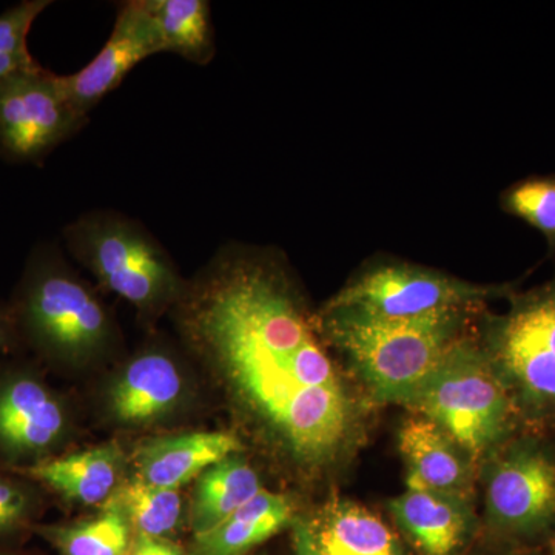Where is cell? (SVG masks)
<instances>
[{"instance_id":"cell-9","label":"cell","mask_w":555,"mask_h":555,"mask_svg":"<svg viewBox=\"0 0 555 555\" xmlns=\"http://www.w3.org/2000/svg\"><path fill=\"white\" fill-rule=\"evenodd\" d=\"M89 122L42 65L0 80V158L42 164Z\"/></svg>"},{"instance_id":"cell-18","label":"cell","mask_w":555,"mask_h":555,"mask_svg":"<svg viewBox=\"0 0 555 555\" xmlns=\"http://www.w3.org/2000/svg\"><path fill=\"white\" fill-rule=\"evenodd\" d=\"M295 507L287 495L262 489L224 521L193 535L190 555H247L294 525Z\"/></svg>"},{"instance_id":"cell-4","label":"cell","mask_w":555,"mask_h":555,"mask_svg":"<svg viewBox=\"0 0 555 555\" xmlns=\"http://www.w3.org/2000/svg\"><path fill=\"white\" fill-rule=\"evenodd\" d=\"M11 312L17 332L53 360H91L115 339V324L104 302L49 241L33 248Z\"/></svg>"},{"instance_id":"cell-2","label":"cell","mask_w":555,"mask_h":555,"mask_svg":"<svg viewBox=\"0 0 555 555\" xmlns=\"http://www.w3.org/2000/svg\"><path fill=\"white\" fill-rule=\"evenodd\" d=\"M486 308L411 321H379L343 310L315 312L318 332L377 404H401L448 353L473 335Z\"/></svg>"},{"instance_id":"cell-20","label":"cell","mask_w":555,"mask_h":555,"mask_svg":"<svg viewBox=\"0 0 555 555\" xmlns=\"http://www.w3.org/2000/svg\"><path fill=\"white\" fill-rule=\"evenodd\" d=\"M158 25L164 53L196 65H208L217 54L211 7L207 0H145Z\"/></svg>"},{"instance_id":"cell-13","label":"cell","mask_w":555,"mask_h":555,"mask_svg":"<svg viewBox=\"0 0 555 555\" xmlns=\"http://www.w3.org/2000/svg\"><path fill=\"white\" fill-rule=\"evenodd\" d=\"M299 555H406L396 532L367 507L331 500L313 518H295Z\"/></svg>"},{"instance_id":"cell-17","label":"cell","mask_w":555,"mask_h":555,"mask_svg":"<svg viewBox=\"0 0 555 555\" xmlns=\"http://www.w3.org/2000/svg\"><path fill=\"white\" fill-rule=\"evenodd\" d=\"M182 393V375L173 358L149 350L124 369L109 390V409L120 423L142 425L173 411Z\"/></svg>"},{"instance_id":"cell-11","label":"cell","mask_w":555,"mask_h":555,"mask_svg":"<svg viewBox=\"0 0 555 555\" xmlns=\"http://www.w3.org/2000/svg\"><path fill=\"white\" fill-rule=\"evenodd\" d=\"M64 404L30 372H9L0 378V456L14 469L49 459L67 433Z\"/></svg>"},{"instance_id":"cell-31","label":"cell","mask_w":555,"mask_h":555,"mask_svg":"<svg viewBox=\"0 0 555 555\" xmlns=\"http://www.w3.org/2000/svg\"><path fill=\"white\" fill-rule=\"evenodd\" d=\"M295 555H299L298 553H295Z\"/></svg>"},{"instance_id":"cell-5","label":"cell","mask_w":555,"mask_h":555,"mask_svg":"<svg viewBox=\"0 0 555 555\" xmlns=\"http://www.w3.org/2000/svg\"><path fill=\"white\" fill-rule=\"evenodd\" d=\"M505 313H483L480 343L526 433H555V275L514 292Z\"/></svg>"},{"instance_id":"cell-28","label":"cell","mask_w":555,"mask_h":555,"mask_svg":"<svg viewBox=\"0 0 555 555\" xmlns=\"http://www.w3.org/2000/svg\"><path fill=\"white\" fill-rule=\"evenodd\" d=\"M511 550L507 551V553L502 555H540L539 553H535L534 547H517V546H509Z\"/></svg>"},{"instance_id":"cell-23","label":"cell","mask_w":555,"mask_h":555,"mask_svg":"<svg viewBox=\"0 0 555 555\" xmlns=\"http://www.w3.org/2000/svg\"><path fill=\"white\" fill-rule=\"evenodd\" d=\"M499 204L506 215L535 229L555 255V175L517 181L503 190Z\"/></svg>"},{"instance_id":"cell-22","label":"cell","mask_w":555,"mask_h":555,"mask_svg":"<svg viewBox=\"0 0 555 555\" xmlns=\"http://www.w3.org/2000/svg\"><path fill=\"white\" fill-rule=\"evenodd\" d=\"M113 499L126 514L133 535L169 539L181 524L182 496L178 489L158 488L134 477L120 485Z\"/></svg>"},{"instance_id":"cell-3","label":"cell","mask_w":555,"mask_h":555,"mask_svg":"<svg viewBox=\"0 0 555 555\" xmlns=\"http://www.w3.org/2000/svg\"><path fill=\"white\" fill-rule=\"evenodd\" d=\"M403 406L454 438L476 462L478 473L486 460L524 433L513 400L481 347L480 324Z\"/></svg>"},{"instance_id":"cell-1","label":"cell","mask_w":555,"mask_h":555,"mask_svg":"<svg viewBox=\"0 0 555 555\" xmlns=\"http://www.w3.org/2000/svg\"><path fill=\"white\" fill-rule=\"evenodd\" d=\"M177 315L190 345L298 466L326 469L357 448L363 406L280 248L228 241L185 286Z\"/></svg>"},{"instance_id":"cell-30","label":"cell","mask_w":555,"mask_h":555,"mask_svg":"<svg viewBox=\"0 0 555 555\" xmlns=\"http://www.w3.org/2000/svg\"><path fill=\"white\" fill-rule=\"evenodd\" d=\"M0 555H10V554H0Z\"/></svg>"},{"instance_id":"cell-14","label":"cell","mask_w":555,"mask_h":555,"mask_svg":"<svg viewBox=\"0 0 555 555\" xmlns=\"http://www.w3.org/2000/svg\"><path fill=\"white\" fill-rule=\"evenodd\" d=\"M397 441L406 465V488L474 500L478 466L440 426L414 414L398 429Z\"/></svg>"},{"instance_id":"cell-26","label":"cell","mask_w":555,"mask_h":555,"mask_svg":"<svg viewBox=\"0 0 555 555\" xmlns=\"http://www.w3.org/2000/svg\"><path fill=\"white\" fill-rule=\"evenodd\" d=\"M127 555H188L169 539H150V537L133 535L129 554Z\"/></svg>"},{"instance_id":"cell-19","label":"cell","mask_w":555,"mask_h":555,"mask_svg":"<svg viewBox=\"0 0 555 555\" xmlns=\"http://www.w3.org/2000/svg\"><path fill=\"white\" fill-rule=\"evenodd\" d=\"M262 489L261 477L240 454L208 467L198 477L193 495L190 511L193 535L203 534L224 521Z\"/></svg>"},{"instance_id":"cell-25","label":"cell","mask_w":555,"mask_h":555,"mask_svg":"<svg viewBox=\"0 0 555 555\" xmlns=\"http://www.w3.org/2000/svg\"><path fill=\"white\" fill-rule=\"evenodd\" d=\"M36 511V496L16 478L0 474V535L24 528Z\"/></svg>"},{"instance_id":"cell-8","label":"cell","mask_w":555,"mask_h":555,"mask_svg":"<svg viewBox=\"0 0 555 555\" xmlns=\"http://www.w3.org/2000/svg\"><path fill=\"white\" fill-rule=\"evenodd\" d=\"M485 520L507 546L537 547L555 535V449L545 434H518L480 466Z\"/></svg>"},{"instance_id":"cell-27","label":"cell","mask_w":555,"mask_h":555,"mask_svg":"<svg viewBox=\"0 0 555 555\" xmlns=\"http://www.w3.org/2000/svg\"><path fill=\"white\" fill-rule=\"evenodd\" d=\"M16 332V323H14L11 308H3V306H0V352H3V350L10 346V343L13 341Z\"/></svg>"},{"instance_id":"cell-24","label":"cell","mask_w":555,"mask_h":555,"mask_svg":"<svg viewBox=\"0 0 555 555\" xmlns=\"http://www.w3.org/2000/svg\"><path fill=\"white\" fill-rule=\"evenodd\" d=\"M50 0H24L0 14V80L40 67L28 50V35Z\"/></svg>"},{"instance_id":"cell-15","label":"cell","mask_w":555,"mask_h":555,"mask_svg":"<svg viewBox=\"0 0 555 555\" xmlns=\"http://www.w3.org/2000/svg\"><path fill=\"white\" fill-rule=\"evenodd\" d=\"M244 447L230 433H189L150 438L133 455L138 480L158 488L179 489L208 467Z\"/></svg>"},{"instance_id":"cell-21","label":"cell","mask_w":555,"mask_h":555,"mask_svg":"<svg viewBox=\"0 0 555 555\" xmlns=\"http://www.w3.org/2000/svg\"><path fill=\"white\" fill-rule=\"evenodd\" d=\"M38 532L61 555H127L133 532L115 499L90 520L68 525H39Z\"/></svg>"},{"instance_id":"cell-29","label":"cell","mask_w":555,"mask_h":555,"mask_svg":"<svg viewBox=\"0 0 555 555\" xmlns=\"http://www.w3.org/2000/svg\"><path fill=\"white\" fill-rule=\"evenodd\" d=\"M547 554L555 555V535L551 537L550 542L546 543Z\"/></svg>"},{"instance_id":"cell-7","label":"cell","mask_w":555,"mask_h":555,"mask_svg":"<svg viewBox=\"0 0 555 555\" xmlns=\"http://www.w3.org/2000/svg\"><path fill=\"white\" fill-rule=\"evenodd\" d=\"M513 284H477L387 255L369 259L323 308L379 321H411L486 308L509 298Z\"/></svg>"},{"instance_id":"cell-10","label":"cell","mask_w":555,"mask_h":555,"mask_svg":"<svg viewBox=\"0 0 555 555\" xmlns=\"http://www.w3.org/2000/svg\"><path fill=\"white\" fill-rule=\"evenodd\" d=\"M158 53H164L163 39L145 0L120 2L105 46L78 73L60 76L62 89L73 107L89 118L91 109L118 89L131 69Z\"/></svg>"},{"instance_id":"cell-12","label":"cell","mask_w":555,"mask_h":555,"mask_svg":"<svg viewBox=\"0 0 555 555\" xmlns=\"http://www.w3.org/2000/svg\"><path fill=\"white\" fill-rule=\"evenodd\" d=\"M401 534L420 555H460L477 534L474 500L406 488L387 502Z\"/></svg>"},{"instance_id":"cell-6","label":"cell","mask_w":555,"mask_h":555,"mask_svg":"<svg viewBox=\"0 0 555 555\" xmlns=\"http://www.w3.org/2000/svg\"><path fill=\"white\" fill-rule=\"evenodd\" d=\"M62 240L102 287L144 317L177 305L188 286L160 241L141 221L118 210L96 208L79 215L62 229Z\"/></svg>"},{"instance_id":"cell-16","label":"cell","mask_w":555,"mask_h":555,"mask_svg":"<svg viewBox=\"0 0 555 555\" xmlns=\"http://www.w3.org/2000/svg\"><path fill=\"white\" fill-rule=\"evenodd\" d=\"M122 451L116 444H104L69 455L49 456L14 470L47 486L68 502L104 506L122 485Z\"/></svg>"}]
</instances>
